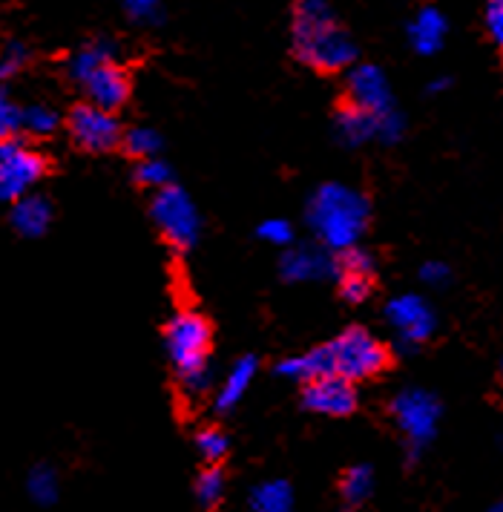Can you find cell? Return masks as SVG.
Segmentation results:
<instances>
[{
	"mask_svg": "<svg viewBox=\"0 0 503 512\" xmlns=\"http://www.w3.org/2000/svg\"><path fill=\"white\" fill-rule=\"evenodd\" d=\"M294 52L305 67L325 75L348 72L357 64V44L337 21L331 0H297Z\"/></svg>",
	"mask_w": 503,
	"mask_h": 512,
	"instance_id": "1",
	"label": "cell"
},
{
	"mask_svg": "<svg viewBox=\"0 0 503 512\" xmlns=\"http://www.w3.org/2000/svg\"><path fill=\"white\" fill-rule=\"evenodd\" d=\"M368 216L371 208L366 196L340 182H325L317 187L305 208V222L311 233L334 254H343L360 245L363 233L368 231Z\"/></svg>",
	"mask_w": 503,
	"mask_h": 512,
	"instance_id": "2",
	"label": "cell"
},
{
	"mask_svg": "<svg viewBox=\"0 0 503 512\" xmlns=\"http://www.w3.org/2000/svg\"><path fill=\"white\" fill-rule=\"evenodd\" d=\"M164 346L173 363L176 380L184 397H202L210 389V349L213 331L210 323L193 308H179L164 328Z\"/></svg>",
	"mask_w": 503,
	"mask_h": 512,
	"instance_id": "3",
	"label": "cell"
},
{
	"mask_svg": "<svg viewBox=\"0 0 503 512\" xmlns=\"http://www.w3.org/2000/svg\"><path fill=\"white\" fill-rule=\"evenodd\" d=\"M325 346L331 354L334 374L351 380V383H363V380H371L380 372H386L391 360L389 349L371 331L360 326L345 328L343 334H337Z\"/></svg>",
	"mask_w": 503,
	"mask_h": 512,
	"instance_id": "4",
	"label": "cell"
},
{
	"mask_svg": "<svg viewBox=\"0 0 503 512\" xmlns=\"http://www.w3.org/2000/svg\"><path fill=\"white\" fill-rule=\"evenodd\" d=\"M150 216L159 225L161 236L176 248V251H190L199 242L202 233V216L193 199L184 193L182 187L170 185L161 187L150 199Z\"/></svg>",
	"mask_w": 503,
	"mask_h": 512,
	"instance_id": "5",
	"label": "cell"
},
{
	"mask_svg": "<svg viewBox=\"0 0 503 512\" xmlns=\"http://www.w3.org/2000/svg\"><path fill=\"white\" fill-rule=\"evenodd\" d=\"M391 418L397 423L400 435L406 438L412 458H417L420 449L429 446L437 435L440 400L426 389H403L400 395L391 400Z\"/></svg>",
	"mask_w": 503,
	"mask_h": 512,
	"instance_id": "6",
	"label": "cell"
},
{
	"mask_svg": "<svg viewBox=\"0 0 503 512\" xmlns=\"http://www.w3.org/2000/svg\"><path fill=\"white\" fill-rule=\"evenodd\" d=\"M46 176V159L29 144L18 139H3L0 144V199L18 202L29 196Z\"/></svg>",
	"mask_w": 503,
	"mask_h": 512,
	"instance_id": "7",
	"label": "cell"
},
{
	"mask_svg": "<svg viewBox=\"0 0 503 512\" xmlns=\"http://www.w3.org/2000/svg\"><path fill=\"white\" fill-rule=\"evenodd\" d=\"M67 130L75 147H81L87 153H110L124 141V130H121L115 113L95 107L90 101L72 107V113L67 116Z\"/></svg>",
	"mask_w": 503,
	"mask_h": 512,
	"instance_id": "8",
	"label": "cell"
},
{
	"mask_svg": "<svg viewBox=\"0 0 503 512\" xmlns=\"http://www.w3.org/2000/svg\"><path fill=\"white\" fill-rule=\"evenodd\" d=\"M383 314H386V323L394 331V337L403 346H409V349L426 343L437 328V317L435 311H432V305L426 303L423 297H417V294L394 297V300H389Z\"/></svg>",
	"mask_w": 503,
	"mask_h": 512,
	"instance_id": "9",
	"label": "cell"
},
{
	"mask_svg": "<svg viewBox=\"0 0 503 512\" xmlns=\"http://www.w3.org/2000/svg\"><path fill=\"white\" fill-rule=\"evenodd\" d=\"M345 95L348 104L366 110L371 116H389L397 110L389 78L377 64H354L345 75Z\"/></svg>",
	"mask_w": 503,
	"mask_h": 512,
	"instance_id": "10",
	"label": "cell"
},
{
	"mask_svg": "<svg viewBox=\"0 0 503 512\" xmlns=\"http://www.w3.org/2000/svg\"><path fill=\"white\" fill-rule=\"evenodd\" d=\"M279 274L288 282H322L340 277V254L325 245H291L279 256Z\"/></svg>",
	"mask_w": 503,
	"mask_h": 512,
	"instance_id": "11",
	"label": "cell"
},
{
	"mask_svg": "<svg viewBox=\"0 0 503 512\" xmlns=\"http://www.w3.org/2000/svg\"><path fill=\"white\" fill-rule=\"evenodd\" d=\"M302 406L325 418H348L357 409L354 383L345 377H320L302 386Z\"/></svg>",
	"mask_w": 503,
	"mask_h": 512,
	"instance_id": "12",
	"label": "cell"
},
{
	"mask_svg": "<svg viewBox=\"0 0 503 512\" xmlns=\"http://www.w3.org/2000/svg\"><path fill=\"white\" fill-rule=\"evenodd\" d=\"M87 101L95 107H104V110H121L130 98V75L124 72V67L118 61H107L104 67H98L90 72L81 84H78Z\"/></svg>",
	"mask_w": 503,
	"mask_h": 512,
	"instance_id": "13",
	"label": "cell"
},
{
	"mask_svg": "<svg viewBox=\"0 0 503 512\" xmlns=\"http://www.w3.org/2000/svg\"><path fill=\"white\" fill-rule=\"evenodd\" d=\"M256 372H259V360H256V357H251V354L239 357V360L228 369L225 380L219 383V389H216V397H213L216 412H230V409H236V406L242 403V397L248 395Z\"/></svg>",
	"mask_w": 503,
	"mask_h": 512,
	"instance_id": "14",
	"label": "cell"
},
{
	"mask_svg": "<svg viewBox=\"0 0 503 512\" xmlns=\"http://www.w3.org/2000/svg\"><path fill=\"white\" fill-rule=\"evenodd\" d=\"M9 222L12 228L18 231V236L23 239H38L49 231L52 225V205L46 202L44 196L38 193H29L18 202H12V210H9Z\"/></svg>",
	"mask_w": 503,
	"mask_h": 512,
	"instance_id": "15",
	"label": "cell"
},
{
	"mask_svg": "<svg viewBox=\"0 0 503 512\" xmlns=\"http://www.w3.org/2000/svg\"><path fill=\"white\" fill-rule=\"evenodd\" d=\"M334 130H337V139L343 141L345 147H363L368 141L380 139V116H371L366 110L345 101L337 110Z\"/></svg>",
	"mask_w": 503,
	"mask_h": 512,
	"instance_id": "16",
	"label": "cell"
},
{
	"mask_svg": "<svg viewBox=\"0 0 503 512\" xmlns=\"http://www.w3.org/2000/svg\"><path fill=\"white\" fill-rule=\"evenodd\" d=\"M446 32H449V24L443 12L435 6H423L417 9V15L409 24V44L417 55H435L446 41Z\"/></svg>",
	"mask_w": 503,
	"mask_h": 512,
	"instance_id": "17",
	"label": "cell"
},
{
	"mask_svg": "<svg viewBox=\"0 0 503 512\" xmlns=\"http://www.w3.org/2000/svg\"><path fill=\"white\" fill-rule=\"evenodd\" d=\"M107 61H115V47L110 41H92L87 47H81L78 52H72V58L67 61L69 78L75 84H81L90 72H95L98 67H104Z\"/></svg>",
	"mask_w": 503,
	"mask_h": 512,
	"instance_id": "18",
	"label": "cell"
},
{
	"mask_svg": "<svg viewBox=\"0 0 503 512\" xmlns=\"http://www.w3.org/2000/svg\"><path fill=\"white\" fill-rule=\"evenodd\" d=\"M251 512H294V489L288 481H262L251 492Z\"/></svg>",
	"mask_w": 503,
	"mask_h": 512,
	"instance_id": "19",
	"label": "cell"
},
{
	"mask_svg": "<svg viewBox=\"0 0 503 512\" xmlns=\"http://www.w3.org/2000/svg\"><path fill=\"white\" fill-rule=\"evenodd\" d=\"M61 127V116L49 104H23V139H49Z\"/></svg>",
	"mask_w": 503,
	"mask_h": 512,
	"instance_id": "20",
	"label": "cell"
},
{
	"mask_svg": "<svg viewBox=\"0 0 503 512\" xmlns=\"http://www.w3.org/2000/svg\"><path fill=\"white\" fill-rule=\"evenodd\" d=\"M26 492H29V498H32L35 504H41V507L55 504V501H58V495H61L58 472L46 464L32 466V472L26 475Z\"/></svg>",
	"mask_w": 503,
	"mask_h": 512,
	"instance_id": "21",
	"label": "cell"
},
{
	"mask_svg": "<svg viewBox=\"0 0 503 512\" xmlns=\"http://www.w3.org/2000/svg\"><path fill=\"white\" fill-rule=\"evenodd\" d=\"M371 489H374V472L366 464L351 466L343 475V481H340V492H343L345 504H351V507L363 504L371 495Z\"/></svg>",
	"mask_w": 503,
	"mask_h": 512,
	"instance_id": "22",
	"label": "cell"
},
{
	"mask_svg": "<svg viewBox=\"0 0 503 512\" xmlns=\"http://www.w3.org/2000/svg\"><path fill=\"white\" fill-rule=\"evenodd\" d=\"M121 147H124L133 159H138V162L156 159L161 150V136L153 127H130V130H124Z\"/></svg>",
	"mask_w": 503,
	"mask_h": 512,
	"instance_id": "23",
	"label": "cell"
},
{
	"mask_svg": "<svg viewBox=\"0 0 503 512\" xmlns=\"http://www.w3.org/2000/svg\"><path fill=\"white\" fill-rule=\"evenodd\" d=\"M225 495V472L219 466L207 464L196 478V498L202 507H216Z\"/></svg>",
	"mask_w": 503,
	"mask_h": 512,
	"instance_id": "24",
	"label": "cell"
},
{
	"mask_svg": "<svg viewBox=\"0 0 503 512\" xmlns=\"http://www.w3.org/2000/svg\"><path fill=\"white\" fill-rule=\"evenodd\" d=\"M196 449H199L202 461L216 466L219 461H225V455H228V449H230V441L222 429L207 426V429H202V432L196 435Z\"/></svg>",
	"mask_w": 503,
	"mask_h": 512,
	"instance_id": "25",
	"label": "cell"
},
{
	"mask_svg": "<svg viewBox=\"0 0 503 512\" xmlns=\"http://www.w3.org/2000/svg\"><path fill=\"white\" fill-rule=\"evenodd\" d=\"M136 182L147 190H161V187L173 185V173H170V164L161 162L159 156L156 159H144V162L136 164Z\"/></svg>",
	"mask_w": 503,
	"mask_h": 512,
	"instance_id": "26",
	"label": "cell"
},
{
	"mask_svg": "<svg viewBox=\"0 0 503 512\" xmlns=\"http://www.w3.org/2000/svg\"><path fill=\"white\" fill-rule=\"evenodd\" d=\"M259 239L262 242H268V245H274V248H291L294 245V225L288 222V219H282V216H271V219H265L259 228Z\"/></svg>",
	"mask_w": 503,
	"mask_h": 512,
	"instance_id": "27",
	"label": "cell"
},
{
	"mask_svg": "<svg viewBox=\"0 0 503 512\" xmlns=\"http://www.w3.org/2000/svg\"><path fill=\"white\" fill-rule=\"evenodd\" d=\"M340 297H343L348 305L366 303L371 297V288H374V277L368 274H340Z\"/></svg>",
	"mask_w": 503,
	"mask_h": 512,
	"instance_id": "28",
	"label": "cell"
},
{
	"mask_svg": "<svg viewBox=\"0 0 503 512\" xmlns=\"http://www.w3.org/2000/svg\"><path fill=\"white\" fill-rule=\"evenodd\" d=\"M21 130H23V104L12 101L9 93H3V98H0V136H3V139H18V136H21Z\"/></svg>",
	"mask_w": 503,
	"mask_h": 512,
	"instance_id": "29",
	"label": "cell"
},
{
	"mask_svg": "<svg viewBox=\"0 0 503 512\" xmlns=\"http://www.w3.org/2000/svg\"><path fill=\"white\" fill-rule=\"evenodd\" d=\"M124 3V12L130 21L136 24H156L161 15H164V3L167 0H121Z\"/></svg>",
	"mask_w": 503,
	"mask_h": 512,
	"instance_id": "30",
	"label": "cell"
},
{
	"mask_svg": "<svg viewBox=\"0 0 503 512\" xmlns=\"http://www.w3.org/2000/svg\"><path fill=\"white\" fill-rule=\"evenodd\" d=\"M340 274H368L374 277V256L363 251L360 245L340 254Z\"/></svg>",
	"mask_w": 503,
	"mask_h": 512,
	"instance_id": "31",
	"label": "cell"
},
{
	"mask_svg": "<svg viewBox=\"0 0 503 512\" xmlns=\"http://www.w3.org/2000/svg\"><path fill=\"white\" fill-rule=\"evenodd\" d=\"M26 61H29V49L23 47V44H18V41L6 44L3 55H0V75H3V78L18 75V72L26 67Z\"/></svg>",
	"mask_w": 503,
	"mask_h": 512,
	"instance_id": "32",
	"label": "cell"
},
{
	"mask_svg": "<svg viewBox=\"0 0 503 512\" xmlns=\"http://www.w3.org/2000/svg\"><path fill=\"white\" fill-rule=\"evenodd\" d=\"M420 280L426 282L429 288H446L449 280H452V268L440 259H432V262H423L420 268Z\"/></svg>",
	"mask_w": 503,
	"mask_h": 512,
	"instance_id": "33",
	"label": "cell"
},
{
	"mask_svg": "<svg viewBox=\"0 0 503 512\" xmlns=\"http://www.w3.org/2000/svg\"><path fill=\"white\" fill-rule=\"evenodd\" d=\"M486 29L492 35V41L503 49V0L486 3Z\"/></svg>",
	"mask_w": 503,
	"mask_h": 512,
	"instance_id": "34",
	"label": "cell"
},
{
	"mask_svg": "<svg viewBox=\"0 0 503 512\" xmlns=\"http://www.w3.org/2000/svg\"><path fill=\"white\" fill-rule=\"evenodd\" d=\"M443 90H449V78H437L429 84V93H443Z\"/></svg>",
	"mask_w": 503,
	"mask_h": 512,
	"instance_id": "35",
	"label": "cell"
},
{
	"mask_svg": "<svg viewBox=\"0 0 503 512\" xmlns=\"http://www.w3.org/2000/svg\"><path fill=\"white\" fill-rule=\"evenodd\" d=\"M489 512H503V498H501V501H498V504H495V507H492V510H489Z\"/></svg>",
	"mask_w": 503,
	"mask_h": 512,
	"instance_id": "36",
	"label": "cell"
},
{
	"mask_svg": "<svg viewBox=\"0 0 503 512\" xmlns=\"http://www.w3.org/2000/svg\"><path fill=\"white\" fill-rule=\"evenodd\" d=\"M501 374H503V363H501Z\"/></svg>",
	"mask_w": 503,
	"mask_h": 512,
	"instance_id": "37",
	"label": "cell"
}]
</instances>
